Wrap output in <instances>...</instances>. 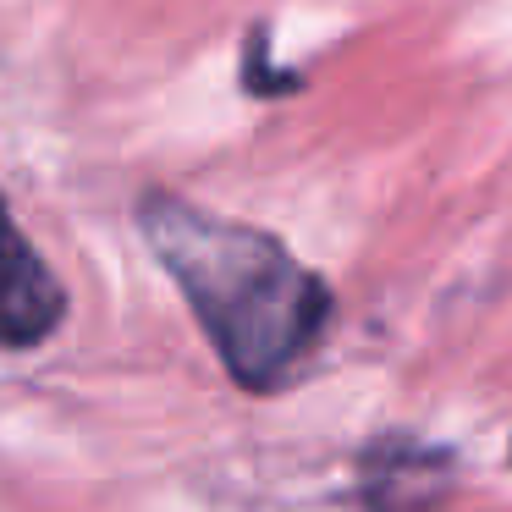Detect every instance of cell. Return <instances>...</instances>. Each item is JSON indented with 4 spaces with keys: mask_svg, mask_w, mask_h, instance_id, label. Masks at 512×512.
<instances>
[{
    "mask_svg": "<svg viewBox=\"0 0 512 512\" xmlns=\"http://www.w3.org/2000/svg\"><path fill=\"white\" fill-rule=\"evenodd\" d=\"M61 314L67 292L0 199V347H39L61 325Z\"/></svg>",
    "mask_w": 512,
    "mask_h": 512,
    "instance_id": "cell-2",
    "label": "cell"
},
{
    "mask_svg": "<svg viewBox=\"0 0 512 512\" xmlns=\"http://www.w3.org/2000/svg\"><path fill=\"white\" fill-rule=\"evenodd\" d=\"M138 226L243 391H276L320 347L331 287L281 237L177 193H144Z\"/></svg>",
    "mask_w": 512,
    "mask_h": 512,
    "instance_id": "cell-1",
    "label": "cell"
}]
</instances>
